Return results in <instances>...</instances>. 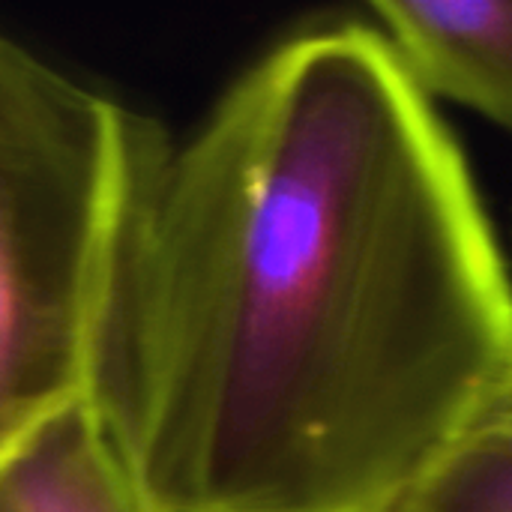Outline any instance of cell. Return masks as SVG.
Instances as JSON below:
<instances>
[{
  "label": "cell",
  "instance_id": "6da1fadb",
  "mask_svg": "<svg viewBox=\"0 0 512 512\" xmlns=\"http://www.w3.org/2000/svg\"><path fill=\"white\" fill-rule=\"evenodd\" d=\"M512 384V276L384 33L303 27L174 141L87 402L153 512H405Z\"/></svg>",
  "mask_w": 512,
  "mask_h": 512
},
{
  "label": "cell",
  "instance_id": "7a4b0ae2",
  "mask_svg": "<svg viewBox=\"0 0 512 512\" xmlns=\"http://www.w3.org/2000/svg\"><path fill=\"white\" fill-rule=\"evenodd\" d=\"M171 132L0 33V447L87 396L108 288Z\"/></svg>",
  "mask_w": 512,
  "mask_h": 512
},
{
  "label": "cell",
  "instance_id": "3957f363",
  "mask_svg": "<svg viewBox=\"0 0 512 512\" xmlns=\"http://www.w3.org/2000/svg\"><path fill=\"white\" fill-rule=\"evenodd\" d=\"M366 18L435 102L512 132V0H378Z\"/></svg>",
  "mask_w": 512,
  "mask_h": 512
},
{
  "label": "cell",
  "instance_id": "277c9868",
  "mask_svg": "<svg viewBox=\"0 0 512 512\" xmlns=\"http://www.w3.org/2000/svg\"><path fill=\"white\" fill-rule=\"evenodd\" d=\"M0 512L153 510L84 396L0 447Z\"/></svg>",
  "mask_w": 512,
  "mask_h": 512
},
{
  "label": "cell",
  "instance_id": "5b68a950",
  "mask_svg": "<svg viewBox=\"0 0 512 512\" xmlns=\"http://www.w3.org/2000/svg\"><path fill=\"white\" fill-rule=\"evenodd\" d=\"M405 512H512V453L471 438Z\"/></svg>",
  "mask_w": 512,
  "mask_h": 512
},
{
  "label": "cell",
  "instance_id": "8992f818",
  "mask_svg": "<svg viewBox=\"0 0 512 512\" xmlns=\"http://www.w3.org/2000/svg\"><path fill=\"white\" fill-rule=\"evenodd\" d=\"M477 438H486L504 450L512 453V384L510 390L498 399V405L492 408V414L486 417L483 429L477 432Z\"/></svg>",
  "mask_w": 512,
  "mask_h": 512
}]
</instances>
